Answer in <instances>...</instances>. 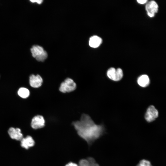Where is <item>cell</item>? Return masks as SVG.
<instances>
[{
	"label": "cell",
	"mask_w": 166,
	"mask_h": 166,
	"mask_svg": "<svg viewBox=\"0 0 166 166\" xmlns=\"http://www.w3.org/2000/svg\"><path fill=\"white\" fill-rule=\"evenodd\" d=\"M8 132L10 138L13 139L21 140L23 138V134L19 128L11 127L9 128Z\"/></svg>",
	"instance_id": "ba28073f"
},
{
	"label": "cell",
	"mask_w": 166,
	"mask_h": 166,
	"mask_svg": "<svg viewBox=\"0 0 166 166\" xmlns=\"http://www.w3.org/2000/svg\"><path fill=\"white\" fill-rule=\"evenodd\" d=\"M32 56L39 61H43L47 58V52L41 46L38 45L33 46L30 49Z\"/></svg>",
	"instance_id": "7a4b0ae2"
},
{
	"label": "cell",
	"mask_w": 166,
	"mask_h": 166,
	"mask_svg": "<svg viewBox=\"0 0 166 166\" xmlns=\"http://www.w3.org/2000/svg\"><path fill=\"white\" fill-rule=\"evenodd\" d=\"M158 116L157 110L153 105L149 106L148 108L145 115V118L148 122H151L157 118Z\"/></svg>",
	"instance_id": "8992f818"
},
{
	"label": "cell",
	"mask_w": 166,
	"mask_h": 166,
	"mask_svg": "<svg viewBox=\"0 0 166 166\" xmlns=\"http://www.w3.org/2000/svg\"><path fill=\"white\" fill-rule=\"evenodd\" d=\"M89 162L88 159H83L80 160L78 166H89Z\"/></svg>",
	"instance_id": "9a60e30c"
},
{
	"label": "cell",
	"mask_w": 166,
	"mask_h": 166,
	"mask_svg": "<svg viewBox=\"0 0 166 166\" xmlns=\"http://www.w3.org/2000/svg\"><path fill=\"white\" fill-rule=\"evenodd\" d=\"M76 85L71 79L67 78L61 83L59 87L60 91L63 93L70 92L75 90Z\"/></svg>",
	"instance_id": "3957f363"
},
{
	"label": "cell",
	"mask_w": 166,
	"mask_h": 166,
	"mask_svg": "<svg viewBox=\"0 0 166 166\" xmlns=\"http://www.w3.org/2000/svg\"><path fill=\"white\" fill-rule=\"evenodd\" d=\"M89 162V166H99V165L96 163L95 159L91 157H89L87 159Z\"/></svg>",
	"instance_id": "2e32d148"
},
{
	"label": "cell",
	"mask_w": 166,
	"mask_h": 166,
	"mask_svg": "<svg viewBox=\"0 0 166 166\" xmlns=\"http://www.w3.org/2000/svg\"><path fill=\"white\" fill-rule=\"evenodd\" d=\"M107 75L111 80L114 81L120 80L123 77V72L120 68L117 69L113 67L109 68L107 71Z\"/></svg>",
	"instance_id": "277c9868"
},
{
	"label": "cell",
	"mask_w": 166,
	"mask_h": 166,
	"mask_svg": "<svg viewBox=\"0 0 166 166\" xmlns=\"http://www.w3.org/2000/svg\"><path fill=\"white\" fill-rule=\"evenodd\" d=\"M43 80L39 75H31L30 77L29 82L30 85L34 88H38L42 85Z\"/></svg>",
	"instance_id": "9c48e42d"
},
{
	"label": "cell",
	"mask_w": 166,
	"mask_h": 166,
	"mask_svg": "<svg viewBox=\"0 0 166 166\" xmlns=\"http://www.w3.org/2000/svg\"><path fill=\"white\" fill-rule=\"evenodd\" d=\"M72 124L78 135L89 145L102 136L105 130L103 125L96 124L85 114L81 115L79 121L73 122Z\"/></svg>",
	"instance_id": "6da1fadb"
},
{
	"label": "cell",
	"mask_w": 166,
	"mask_h": 166,
	"mask_svg": "<svg viewBox=\"0 0 166 166\" xmlns=\"http://www.w3.org/2000/svg\"><path fill=\"white\" fill-rule=\"evenodd\" d=\"M18 93L21 97L26 98L29 96L30 93L29 90L27 88L22 87L19 89Z\"/></svg>",
	"instance_id": "4fadbf2b"
},
{
	"label": "cell",
	"mask_w": 166,
	"mask_h": 166,
	"mask_svg": "<svg viewBox=\"0 0 166 166\" xmlns=\"http://www.w3.org/2000/svg\"><path fill=\"white\" fill-rule=\"evenodd\" d=\"M145 8L148 16L152 18L154 17L157 12L158 6L156 2L151 1L147 2Z\"/></svg>",
	"instance_id": "5b68a950"
},
{
	"label": "cell",
	"mask_w": 166,
	"mask_h": 166,
	"mask_svg": "<svg viewBox=\"0 0 166 166\" xmlns=\"http://www.w3.org/2000/svg\"><path fill=\"white\" fill-rule=\"evenodd\" d=\"M65 166H78V165L75 163L70 162L67 164Z\"/></svg>",
	"instance_id": "ac0fdd59"
},
{
	"label": "cell",
	"mask_w": 166,
	"mask_h": 166,
	"mask_svg": "<svg viewBox=\"0 0 166 166\" xmlns=\"http://www.w3.org/2000/svg\"><path fill=\"white\" fill-rule=\"evenodd\" d=\"M102 42V39L100 37L97 35H94L90 38L89 45L91 47L96 48L101 45Z\"/></svg>",
	"instance_id": "8fae6325"
},
{
	"label": "cell",
	"mask_w": 166,
	"mask_h": 166,
	"mask_svg": "<svg viewBox=\"0 0 166 166\" xmlns=\"http://www.w3.org/2000/svg\"><path fill=\"white\" fill-rule=\"evenodd\" d=\"M136 166H152L150 162L146 160H140Z\"/></svg>",
	"instance_id": "5bb4252c"
},
{
	"label": "cell",
	"mask_w": 166,
	"mask_h": 166,
	"mask_svg": "<svg viewBox=\"0 0 166 166\" xmlns=\"http://www.w3.org/2000/svg\"><path fill=\"white\" fill-rule=\"evenodd\" d=\"M30 1L33 3L34 2H36L37 3H38V4H41L42 2V0H30Z\"/></svg>",
	"instance_id": "d6986e66"
},
{
	"label": "cell",
	"mask_w": 166,
	"mask_h": 166,
	"mask_svg": "<svg viewBox=\"0 0 166 166\" xmlns=\"http://www.w3.org/2000/svg\"><path fill=\"white\" fill-rule=\"evenodd\" d=\"M137 82L140 86L145 87L147 86L150 83L149 78L148 75L144 74L140 76L138 78Z\"/></svg>",
	"instance_id": "7c38bea8"
},
{
	"label": "cell",
	"mask_w": 166,
	"mask_h": 166,
	"mask_svg": "<svg viewBox=\"0 0 166 166\" xmlns=\"http://www.w3.org/2000/svg\"><path fill=\"white\" fill-rule=\"evenodd\" d=\"M35 144V141L33 138L30 136L23 138L21 140V145L26 149L33 146Z\"/></svg>",
	"instance_id": "30bf717a"
},
{
	"label": "cell",
	"mask_w": 166,
	"mask_h": 166,
	"mask_svg": "<svg viewBox=\"0 0 166 166\" xmlns=\"http://www.w3.org/2000/svg\"><path fill=\"white\" fill-rule=\"evenodd\" d=\"M137 1L138 3L141 4H144L148 2L147 0H137Z\"/></svg>",
	"instance_id": "e0dca14e"
},
{
	"label": "cell",
	"mask_w": 166,
	"mask_h": 166,
	"mask_svg": "<svg viewBox=\"0 0 166 166\" xmlns=\"http://www.w3.org/2000/svg\"><path fill=\"white\" fill-rule=\"evenodd\" d=\"M31 126L34 129H38L43 127L45 125V121L43 117L41 115L34 116L32 119Z\"/></svg>",
	"instance_id": "52a82bcc"
}]
</instances>
